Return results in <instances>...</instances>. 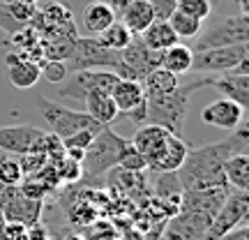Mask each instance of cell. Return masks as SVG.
<instances>
[{"instance_id": "83f0119b", "label": "cell", "mask_w": 249, "mask_h": 240, "mask_svg": "<svg viewBox=\"0 0 249 240\" xmlns=\"http://www.w3.org/2000/svg\"><path fill=\"white\" fill-rule=\"evenodd\" d=\"M176 9L203 23L205 18L213 14V2H210V0H178V2H176Z\"/></svg>"}, {"instance_id": "603a6c76", "label": "cell", "mask_w": 249, "mask_h": 240, "mask_svg": "<svg viewBox=\"0 0 249 240\" xmlns=\"http://www.w3.org/2000/svg\"><path fill=\"white\" fill-rule=\"evenodd\" d=\"M192 60H194V51L185 44H173L166 51H161L160 55V67L161 70L171 72V74H187L192 72Z\"/></svg>"}, {"instance_id": "277c9868", "label": "cell", "mask_w": 249, "mask_h": 240, "mask_svg": "<svg viewBox=\"0 0 249 240\" xmlns=\"http://www.w3.org/2000/svg\"><path fill=\"white\" fill-rule=\"evenodd\" d=\"M65 67H67L70 74L79 70H104L116 74L118 79H132V74L124 67L120 54L104 49L95 37H79L74 49H71L70 58L65 60Z\"/></svg>"}, {"instance_id": "ba28073f", "label": "cell", "mask_w": 249, "mask_h": 240, "mask_svg": "<svg viewBox=\"0 0 249 240\" xmlns=\"http://www.w3.org/2000/svg\"><path fill=\"white\" fill-rule=\"evenodd\" d=\"M249 60L247 44H231L219 46V49H205L196 51L192 60V70L198 74H224V72L235 70L240 62Z\"/></svg>"}, {"instance_id": "836d02e7", "label": "cell", "mask_w": 249, "mask_h": 240, "mask_svg": "<svg viewBox=\"0 0 249 240\" xmlns=\"http://www.w3.org/2000/svg\"><path fill=\"white\" fill-rule=\"evenodd\" d=\"M21 28H26V26H21L18 21H14L12 14L7 12V7H5V2L0 0V30H5L7 35H12V33H17Z\"/></svg>"}, {"instance_id": "d590c367", "label": "cell", "mask_w": 249, "mask_h": 240, "mask_svg": "<svg viewBox=\"0 0 249 240\" xmlns=\"http://www.w3.org/2000/svg\"><path fill=\"white\" fill-rule=\"evenodd\" d=\"M219 240H249V229L245 226V224H240L238 229H233V231H229L226 236H222Z\"/></svg>"}, {"instance_id": "3957f363", "label": "cell", "mask_w": 249, "mask_h": 240, "mask_svg": "<svg viewBox=\"0 0 249 240\" xmlns=\"http://www.w3.org/2000/svg\"><path fill=\"white\" fill-rule=\"evenodd\" d=\"M203 88L201 79L178 86L166 95H157V97H145V123L148 125H160L164 129H169L176 136H182L185 129V118L187 109H189V97L192 92Z\"/></svg>"}, {"instance_id": "4316f807", "label": "cell", "mask_w": 249, "mask_h": 240, "mask_svg": "<svg viewBox=\"0 0 249 240\" xmlns=\"http://www.w3.org/2000/svg\"><path fill=\"white\" fill-rule=\"evenodd\" d=\"M23 180V171H21V164L12 157H0V189L5 187H17L21 185Z\"/></svg>"}, {"instance_id": "1f68e13d", "label": "cell", "mask_w": 249, "mask_h": 240, "mask_svg": "<svg viewBox=\"0 0 249 240\" xmlns=\"http://www.w3.org/2000/svg\"><path fill=\"white\" fill-rule=\"evenodd\" d=\"M99 129H81V132L71 134V136H67V139H62V148L65 150H70V148H74V150H83L86 152V148L90 146V141L95 139V134H97Z\"/></svg>"}, {"instance_id": "7a4b0ae2", "label": "cell", "mask_w": 249, "mask_h": 240, "mask_svg": "<svg viewBox=\"0 0 249 240\" xmlns=\"http://www.w3.org/2000/svg\"><path fill=\"white\" fill-rule=\"evenodd\" d=\"M129 143L143 157L145 169L157 173H176L189 152V146L182 136L171 134L160 125H143L141 129H136Z\"/></svg>"}, {"instance_id": "f1b7e54d", "label": "cell", "mask_w": 249, "mask_h": 240, "mask_svg": "<svg viewBox=\"0 0 249 240\" xmlns=\"http://www.w3.org/2000/svg\"><path fill=\"white\" fill-rule=\"evenodd\" d=\"M7 12L12 14L14 21H18L21 26H28L37 14V5L35 2H26V0H2Z\"/></svg>"}, {"instance_id": "9a60e30c", "label": "cell", "mask_w": 249, "mask_h": 240, "mask_svg": "<svg viewBox=\"0 0 249 240\" xmlns=\"http://www.w3.org/2000/svg\"><path fill=\"white\" fill-rule=\"evenodd\" d=\"M245 109L238 107L235 102H231V99H214V102H210L208 107L201 111V120H203L205 125H213V127H222V129H238L242 125V120H245Z\"/></svg>"}, {"instance_id": "44dd1931", "label": "cell", "mask_w": 249, "mask_h": 240, "mask_svg": "<svg viewBox=\"0 0 249 240\" xmlns=\"http://www.w3.org/2000/svg\"><path fill=\"white\" fill-rule=\"evenodd\" d=\"M139 37L145 42V46H150L152 51H157V54L166 51L173 44H178V37L173 33V28L169 26V21H161V18H155Z\"/></svg>"}, {"instance_id": "4dcf8cb0", "label": "cell", "mask_w": 249, "mask_h": 240, "mask_svg": "<svg viewBox=\"0 0 249 240\" xmlns=\"http://www.w3.org/2000/svg\"><path fill=\"white\" fill-rule=\"evenodd\" d=\"M118 166L124 171H132V173H139V171L145 169V162H143V157L139 155V152L132 148V143L127 141V146H124L123 155H120V162H118Z\"/></svg>"}, {"instance_id": "2e32d148", "label": "cell", "mask_w": 249, "mask_h": 240, "mask_svg": "<svg viewBox=\"0 0 249 240\" xmlns=\"http://www.w3.org/2000/svg\"><path fill=\"white\" fill-rule=\"evenodd\" d=\"M7 76H9V83L17 90L33 88L37 81L42 79L39 65L33 62L30 58H23V55L17 54V51H9L7 54Z\"/></svg>"}, {"instance_id": "ab89813d", "label": "cell", "mask_w": 249, "mask_h": 240, "mask_svg": "<svg viewBox=\"0 0 249 240\" xmlns=\"http://www.w3.org/2000/svg\"><path fill=\"white\" fill-rule=\"evenodd\" d=\"M26 2H35V5H37V2H39V0H26Z\"/></svg>"}, {"instance_id": "52a82bcc", "label": "cell", "mask_w": 249, "mask_h": 240, "mask_svg": "<svg viewBox=\"0 0 249 240\" xmlns=\"http://www.w3.org/2000/svg\"><path fill=\"white\" fill-rule=\"evenodd\" d=\"M37 107L42 111L46 125L51 127V134L67 139L71 134L81 132V129H102V125H97L86 111H71V109L62 107L53 99L37 97Z\"/></svg>"}, {"instance_id": "7402d4cb", "label": "cell", "mask_w": 249, "mask_h": 240, "mask_svg": "<svg viewBox=\"0 0 249 240\" xmlns=\"http://www.w3.org/2000/svg\"><path fill=\"white\" fill-rule=\"evenodd\" d=\"M113 21H118L113 9L108 7L107 0H95L83 9V26L90 35H99L102 30H107Z\"/></svg>"}, {"instance_id": "e0dca14e", "label": "cell", "mask_w": 249, "mask_h": 240, "mask_svg": "<svg viewBox=\"0 0 249 240\" xmlns=\"http://www.w3.org/2000/svg\"><path fill=\"white\" fill-rule=\"evenodd\" d=\"M111 97L116 102L118 113H132L134 109H139L145 104V92H143L141 81H132V79H116L111 86Z\"/></svg>"}, {"instance_id": "d6986e66", "label": "cell", "mask_w": 249, "mask_h": 240, "mask_svg": "<svg viewBox=\"0 0 249 240\" xmlns=\"http://www.w3.org/2000/svg\"><path fill=\"white\" fill-rule=\"evenodd\" d=\"M152 21H155V9H152L150 0H129L124 12L120 14V23L132 35H141Z\"/></svg>"}, {"instance_id": "8d00e7d4", "label": "cell", "mask_w": 249, "mask_h": 240, "mask_svg": "<svg viewBox=\"0 0 249 240\" xmlns=\"http://www.w3.org/2000/svg\"><path fill=\"white\" fill-rule=\"evenodd\" d=\"M26 240H51V238H49V233H46V229L42 226V224H35V226L28 229V238Z\"/></svg>"}, {"instance_id": "cb8c5ba5", "label": "cell", "mask_w": 249, "mask_h": 240, "mask_svg": "<svg viewBox=\"0 0 249 240\" xmlns=\"http://www.w3.org/2000/svg\"><path fill=\"white\" fill-rule=\"evenodd\" d=\"M141 86H143L145 97H157V95H166L171 90H176L180 83H178V76H176V74L157 67V70H152L150 74L143 76Z\"/></svg>"}, {"instance_id": "6da1fadb", "label": "cell", "mask_w": 249, "mask_h": 240, "mask_svg": "<svg viewBox=\"0 0 249 240\" xmlns=\"http://www.w3.org/2000/svg\"><path fill=\"white\" fill-rule=\"evenodd\" d=\"M233 152H247V129L238 127L233 129L229 139H222L217 143L194 148L187 152L182 166L176 171V178L180 183L182 192H210V189H224V162Z\"/></svg>"}, {"instance_id": "30bf717a", "label": "cell", "mask_w": 249, "mask_h": 240, "mask_svg": "<svg viewBox=\"0 0 249 240\" xmlns=\"http://www.w3.org/2000/svg\"><path fill=\"white\" fill-rule=\"evenodd\" d=\"M201 83H203V88L205 86L217 88L224 97L235 102L245 111L249 109V60L240 62L235 70L224 72L219 76H203Z\"/></svg>"}, {"instance_id": "484cf974", "label": "cell", "mask_w": 249, "mask_h": 240, "mask_svg": "<svg viewBox=\"0 0 249 240\" xmlns=\"http://www.w3.org/2000/svg\"><path fill=\"white\" fill-rule=\"evenodd\" d=\"M169 26L173 28V33H176V37L178 39H194L198 33H201V28H203V23L201 21H196V18L187 17V14H182V12H173L169 18Z\"/></svg>"}, {"instance_id": "5b68a950", "label": "cell", "mask_w": 249, "mask_h": 240, "mask_svg": "<svg viewBox=\"0 0 249 240\" xmlns=\"http://www.w3.org/2000/svg\"><path fill=\"white\" fill-rule=\"evenodd\" d=\"M124 146H127V139L118 136L111 127H102L83 152L81 173L86 178H99L102 173L116 169Z\"/></svg>"}, {"instance_id": "e575fe53", "label": "cell", "mask_w": 249, "mask_h": 240, "mask_svg": "<svg viewBox=\"0 0 249 240\" xmlns=\"http://www.w3.org/2000/svg\"><path fill=\"white\" fill-rule=\"evenodd\" d=\"M176 2H178V0H150L152 9H155V18L166 21V18L176 12Z\"/></svg>"}, {"instance_id": "74e56055", "label": "cell", "mask_w": 249, "mask_h": 240, "mask_svg": "<svg viewBox=\"0 0 249 240\" xmlns=\"http://www.w3.org/2000/svg\"><path fill=\"white\" fill-rule=\"evenodd\" d=\"M127 2H129V0H108V7L113 9V14H116V18L124 12V7H127Z\"/></svg>"}, {"instance_id": "8992f818", "label": "cell", "mask_w": 249, "mask_h": 240, "mask_svg": "<svg viewBox=\"0 0 249 240\" xmlns=\"http://www.w3.org/2000/svg\"><path fill=\"white\" fill-rule=\"evenodd\" d=\"M249 39V18L247 14H231V17L214 18L210 26L201 28V33L194 37L192 51H205V49H219L231 44H247Z\"/></svg>"}, {"instance_id": "9c48e42d", "label": "cell", "mask_w": 249, "mask_h": 240, "mask_svg": "<svg viewBox=\"0 0 249 240\" xmlns=\"http://www.w3.org/2000/svg\"><path fill=\"white\" fill-rule=\"evenodd\" d=\"M44 201H33L18 192V187H5L0 189V217L5 222H21L23 226L39 224Z\"/></svg>"}, {"instance_id": "d4e9b609", "label": "cell", "mask_w": 249, "mask_h": 240, "mask_svg": "<svg viewBox=\"0 0 249 240\" xmlns=\"http://www.w3.org/2000/svg\"><path fill=\"white\" fill-rule=\"evenodd\" d=\"M132 37L134 35L123 26V23H120V21H113V23H111L107 30H102L95 39H97L104 49H108V51H118V54H120L124 46L132 42Z\"/></svg>"}, {"instance_id": "f546056e", "label": "cell", "mask_w": 249, "mask_h": 240, "mask_svg": "<svg viewBox=\"0 0 249 240\" xmlns=\"http://www.w3.org/2000/svg\"><path fill=\"white\" fill-rule=\"evenodd\" d=\"M39 74L44 76L49 83H62V81L67 79V67H65V62L62 60H44L42 65H39Z\"/></svg>"}, {"instance_id": "ac0fdd59", "label": "cell", "mask_w": 249, "mask_h": 240, "mask_svg": "<svg viewBox=\"0 0 249 240\" xmlns=\"http://www.w3.org/2000/svg\"><path fill=\"white\" fill-rule=\"evenodd\" d=\"M83 104H86V113L97 125H102V127H111V123L120 116L116 102H113L108 90H102V88L90 90L86 95V99H83Z\"/></svg>"}, {"instance_id": "8fae6325", "label": "cell", "mask_w": 249, "mask_h": 240, "mask_svg": "<svg viewBox=\"0 0 249 240\" xmlns=\"http://www.w3.org/2000/svg\"><path fill=\"white\" fill-rule=\"evenodd\" d=\"M116 79H118L116 74L104 72V70H79V72L67 74V79L62 81V83H58V86H60L58 92H60L62 97L83 102L90 90H95V88L111 90V86H113Z\"/></svg>"}, {"instance_id": "f35d334b", "label": "cell", "mask_w": 249, "mask_h": 240, "mask_svg": "<svg viewBox=\"0 0 249 240\" xmlns=\"http://www.w3.org/2000/svg\"><path fill=\"white\" fill-rule=\"evenodd\" d=\"M2 224H5V220L0 217V240H2Z\"/></svg>"}, {"instance_id": "ffe728a7", "label": "cell", "mask_w": 249, "mask_h": 240, "mask_svg": "<svg viewBox=\"0 0 249 240\" xmlns=\"http://www.w3.org/2000/svg\"><path fill=\"white\" fill-rule=\"evenodd\" d=\"M224 180L231 189L247 192L249 187V157L247 152H233L229 160L224 162Z\"/></svg>"}, {"instance_id": "d6a6232c", "label": "cell", "mask_w": 249, "mask_h": 240, "mask_svg": "<svg viewBox=\"0 0 249 240\" xmlns=\"http://www.w3.org/2000/svg\"><path fill=\"white\" fill-rule=\"evenodd\" d=\"M28 226L21 222H5L2 224V240H26Z\"/></svg>"}, {"instance_id": "4fadbf2b", "label": "cell", "mask_w": 249, "mask_h": 240, "mask_svg": "<svg viewBox=\"0 0 249 240\" xmlns=\"http://www.w3.org/2000/svg\"><path fill=\"white\" fill-rule=\"evenodd\" d=\"M160 55L161 54L152 51L150 46H145V42H143L139 35H134L132 42L120 51V58H123L124 67L129 70L134 81H143L145 74H150L152 70H157V67H160Z\"/></svg>"}, {"instance_id": "7c38bea8", "label": "cell", "mask_w": 249, "mask_h": 240, "mask_svg": "<svg viewBox=\"0 0 249 240\" xmlns=\"http://www.w3.org/2000/svg\"><path fill=\"white\" fill-rule=\"evenodd\" d=\"M44 129L33 127V125H9V127H0V150L7 155H33L39 152L42 139H44ZM42 155V152H39Z\"/></svg>"}, {"instance_id": "5bb4252c", "label": "cell", "mask_w": 249, "mask_h": 240, "mask_svg": "<svg viewBox=\"0 0 249 240\" xmlns=\"http://www.w3.org/2000/svg\"><path fill=\"white\" fill-rule=\"evenodd\" d=\"M213 222V217L201 213H189V210H180L176 220L169 222L166 231L160 240H201L208 226Z\"/></svg>"}]
</instances>
